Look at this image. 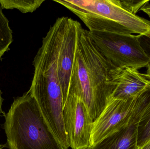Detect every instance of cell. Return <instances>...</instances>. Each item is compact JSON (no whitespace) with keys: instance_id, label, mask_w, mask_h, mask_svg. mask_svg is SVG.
<instances>
[{"instance_id":"obj_8","label":"cell","mask_w":150,"mask_h":149,"mask_svg":"<svg viewBox=\"0 0 150 149\" xmlns=\"http://www.w3.org/2000/svg\"><path fill=\"white\" fill-rule=\"evenodd\" d=\"M112 75L113 90L110 98L123 100L136 99L150 87V81L134 68H114Z\"/></svg>"},{"instance_id":"obj_3","label":"cell","mask_w":150,"mask_h":149,"mask_svg":"<svg viewBox=\"0 0 150 149\" xmlns=\"http://www.w3.org/2000/svg\"><path fill=\"white\" fill-rule=\"evenodd\" d=\"M76 15L90 31L144 35L150 21L125 9L118 0H54Z\"/></svg>"},{"instance_id":"obj_18","label":"cell","mask_w":150,"mask_h":149,"mask_svg":"<svg viewBox=\"0 0 150 149\" xmlns=\"http://www.w3.org/2000/svg\"><path fill=\"white\" fill-rule=\"evenodd\" d=\"M3 101V99L1 97V92L0 90V116L1 114L3 113L2 109V102Z\"/></svg>"},{"instance_id":"obj_12","label":"cell","mask_w":150,"mask_h":149,"mask_svg":"<svg viewBox=\"0 0 150 149\" xmlns=\"http://www.w3.org/2000/svg\"><path fill=\"white\" fill-rule=\"evenodd\" d=\"M0 5V59L9 50L13 41L12 31L9 25V21L4 14Z\"/></svg>"},{"instance_id":"obj_15","label":"cell","mask_w":150,"mask_h":149,"mask_svg":"<svg viewBox=\"0 0 150 149\" xmlns=\"http://www.w3.org/2000/svg\"><path fill=\"white\" fill-rule=\"evenodd\" d=\"M141 10H142L144 13H146L150 18V3L149 1L147 3H145L141 9Z\"/></svg>"},{"instance_id":"obj_19","label":"cell","mask_w":150,"mask_h":149,"mask_svg":"<svg viewBox=\"0 0 150 149\" xmlns=\"http://www.w3.org/2000/svg\"><path fill=\"white\" fill-rule=\"evenodd\" d=\"M86 149H93V148L92 147H90V148H86Z\"/></svg>"},{"instance_id":"obj_10","label":"cell","mask_w":150,"mask_h":149,"mask_svg":"<svg viewBox=\"0 0 150 149\" xmlns=\"http://www.w3.org/2000/svg\"><path fill=\"white\" fill-rule=\"evenodd\" d=\"M45 0H0L2 8L17 9L23 13L33 12L39 8Z\"/></svg>"},{"instance_id":"obj_20","label":"cell","mask_w":150,"mask_h":149,"mask_svg":"<svg viewBox=\"0 0 150 149\" xmlns=\"http://www.w3.org/2000/svg\"><path fill=\"white\" fill-rule=\"evenodd\" d=\"M1 145H0V149H1V148H1Z\"/></svg>"},{"instance_id":"obj_14","label":"cell","mask_w":150,"mask_h":149,"mask_svg":"<svg viewBox=\"0 0 150 149\" xmlns=\"http://www.w3.org/2000/svg\"><path fill=\"white\" fill-rule=\"evenodd\" d=\"M138 36L140 45L150 60V31L144 35Z\"/></svg>"},{"instance_id":"obj_16","label":"cell","mask_w":150,"mask_h":149,"mask_svg":"<svg viewBox=\"0 0 150 149\" xmlns=\"http://www.w3.org/2000/svg\"><path fill=\"white\" fill-rule=\"evenodd\" d=\"M147 71L146 72L144 73H141L142 75L145 78L147 79L148 80L150 81V62L147 66Z\"/></svg>"},{"instance_id":"obj_1","label":"cell","mask_w":150,"mask_h":149,"mask_svg":"<svg viewBox=\"0 0 150 149\" xmlns=\"http://www.w3.org/2000/svg\"><path fill=\"white\" fill-rule=\"evenodd\" d=\"M90 36L81 28L70 80L95 121L105 108L113 90L112 71L114 69Z\"/></svg>"},{"instance_id":"obj_4","label":"cell","mask_w":150,"mask_h":149,"mask_svg":"<svg viewBox=\"0 0 150 149\" xmlns=\"http://www.w3.org/2000/svg\"><path fill=\"white\" fill-rule=\"evenodd\" d=\"M93 42L108 61L115 68L147 67L149 59L142 48L138 35L89 31Z\"/></svg>"},{"instance_id":"obj_5","label":"cell","mask_w":150,"mask_h":149,"mask_svg":"<svg viewBox=\"0 0 150 149\" xmlns=\"http://www.w3.org/2000/svg\"><path fill=\"white\" fill-rule=\"evenodd\" d=\"M150 97V87L138 98L123 100L110 98L98 118L93 122L91 147L127 126Z\"/></svg>"},{"instance_id":"obj_9","label":"cell","mask_w":150,"mask_h":149,"mask_svg":"<svg viewBox=\"0 0 150 149\" xmlns=\"http://www.w3.org/2000/svg\"><path fill=\"white\" fill-rule=\"evenodd\" d=\"M150 99L140 108L130 122L92 147L93 149H140L137 145L138 124Z\"/></svg>"},{"instance_id":"obj_6","label":"cell","mask_w":150,"mask_h":149,"mask_svg":"<svg viewBox=\"0 0 150 149\" xmlns=\"http://www.w3.org/2000/svg\"><path fill=\"white\" fill-rule=\"evenodd\" d=\"M63 115L70 148L86 149L91 147L93 122L86 106L78 93L76 84L71 80Z\"/></svg>"},{"instance_id":"obj_11","label":"cell","mask_w":150,"mask_h":149,"mask_svg":"<svg viewBox=\"0 0 150 149\" xmlns=\"http://www.w3.org/2000/svg\"><path fill=\"white\" fill-rule=\"evenodd\" d=\"M150 139V98L144 108L138 124L137 145L142 146Z\"/></svg>"},{"instance_id":"obj_2","label":"cell","mask_w":150,"mask_h":149,"mask_svg":"<svg viewBox=\"0 0 150 149\" xmlns=\"http://www.w3.org/2000/svg\"><path fill=\"white\" fill-rule=\"evenodd\" d=\"M4 129L9 149H62L27 92L14 99L5 115Z\"/></svg>"},{"instance_id":"obj_7","label":"cell","mask_w":150,"mask_h":149,"mask_svg":"<svg viewBox=\"0 0 150 149\" xmlns=\"http://www.w3.org/2000/svg\"><path fill=\"white\" fill-rule=\"evenodd\" d=\"M57 52L58 76L65 104L76 57L80 29V23L66 17H59Z\"/></svg>"},{"instance_id":"obj_17","label":"cell","mask_w":150,"mask_h":149,"mask_svg":"<svg viewBox=\"0 0 150 149\" xmlns=\"http://www.w3.org/2000/svg\"><path fill=\"white\" fill-rule=\"evenodd\" d=\"M140 149H150V139L142 146Z\"/></svg>"},{"instance_id":"obj_13","label":"cell","mask_w":150,"mask_h":149,"mask_svg":"<svg viewBox=\"0 0 150 149\" xmlns=\"http://www.w3.org/2000/svg\"><path fill=\"white\" fill-rule=\"evenodd\" d=\"M122 6L128 11L132 14L136 13L141 10V8L149 1H134V0H123L120 1Z\"/></svg>"}]
</instances>
